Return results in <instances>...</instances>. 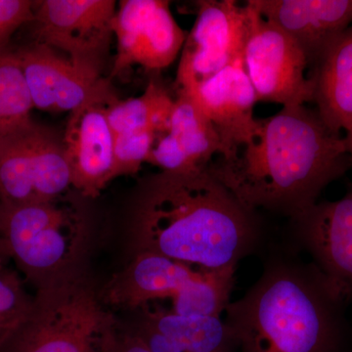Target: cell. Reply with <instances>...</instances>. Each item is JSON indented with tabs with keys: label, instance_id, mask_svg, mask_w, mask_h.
Wrapping results in <instances>:
<instances>
[{
	"label": "cell",
	"instance_id": "1",
	"mask_svg": "<svg viewBox=\"0 0 352 352\" xmlns=\"http://www.w3.org/2000/svg\"><path fill=\"white\" fill-rule=\"evenodd\" d=\"M351 166L346 138L303 105L258 120L252 142L231 156L214 157L206 170L250 210L296 220Z\"/></svg>",
	"mask_w": 352,
	"mask_h": 352
},
{
	"label": "cell",
	"instance_id": "27",
	"mask_svg": "<svg viewBox=\"0 0 352 352\" xmlns=\"http://www.w3.org/2000/svg\"><path fill=\"white\" fill-rule=\"evenodd\" d=\"M346 140L347 144V149H349V156H351L352 162V126L349 131L346 132Z\"/></svg>",
	"mask_w": 352,
	"mask_h": 352
},
{
	"label": "cell",
	"instance_id": "10",
	"mask_svg": "<svg viewBox=\"0 0 352 352\" xmlns=\"http://www.w3.org/2000/svg\"><path fill=\"white\" fill-rule=\"evenodd\" d=\"M115 0H43L36 2V43L64 51L75 64L102 73L113 36Z\"/></svg>",
	"mask_w": 352,
	"mask_h": 352
},
{
	"label": "cell",
	"instance_id": "16",
	"mask_svg": "<svg viewBox=\"0 0 352 352\" xmlns=\"http://www.w3.org/2000/svg\"><path fill=\"white\" fill-rule=\"evenodd\" d=\"M219 134L188 95L176 94L170 126L154 134L147 163L168 173L204 170L221 156Z\"/></svg>",
	"mask_w": 352,
	"mask_h": 352
},
{
	"label": "cell",
	"instance_id": "5",
	"mask_svg": "<svg viewBox=\"0 0 352 352\" xmlns=\"http://www.w3.org/2000/svg\"><path fill=\"white\" fill-rule=\"evenodd\" d=\"M82 270L39 289L31 311L0 352H99L117 323Z\"/></svg>",
	"mask_w": 352,
	"mask_h": 352
},
{
	"label": "cell",
	"instance_id": "6",
	"mask_svg": "<svg viewBox=\"0 0 352 352\" xmlns=\"http://www.w3.org/2000/svg\"><path fill=\"white\" fill-rule=\"evenodd\" d=\"M236 266L194 270L189 264L138 252L101 292L104 302L138 309L170 298L171 311L183 316H221L230 302Z\"/></svg>",
	"mask_w": 352,
	"mask_h": 352
},
{
	"label": "cell",
	"instance_id": "15",
	"mask_svg": "<svg viewBox=\"0 0 352 352\" xmlns=\"http://www.w3.org/2000/svg\"><path fill=\"white\" fill-rule=\"evenodd\" d=\"M315 265L352 302V187L340 200L316 203L293 220Z\"/></svg>",
	"mask_w": 352,
	"mask_h": 352
},
{
	"label": "cell",
	"instance_id": "22",
	"mask_svg": "<svg viewBox=\"0 0 352 352\" xmlns=\"http://www.w3.org/2000/svg\"><path fill=\"white\" fill-rule=\"evenodd\" d=\"M8 261L0 258V346L27 318L34 303L19 271L8 266Z\"/></svg>",
	"mask_w": 352,
	"mask_h": 352
},
{
	"label": "cell",
	"instance_id": "12",
	"mask_svg": "<svg viewBox=\"0 0 352 352\" xmlns=\"http://www.w3.org/2000/svg\"><path fill=\"white\" fill-rule=\"evenodd\" d=\"M116 97L109 82L69 113L62 146L72 187L87 198H96L112 182L113 135L107 110Z\"/></svg>",
	"mask_w": 352,
	"mask_h": 352
},
{
	"label": "cell",
	"instance_id": "3",
	"mask_svg": "<svg viewBox=\"0 0 352 352\" xmlns=\"http://www.w3.org/2000/svg\"><path fill=\"white\" fill-rule=\"evenodd\" d=\"M349 303L314 263H271L224 322L237 352H340Z\"/></svg>",
	"mask_w": 352,
	"mask_h": 352
},
{
	"label": "cell",
	"instance_id": "13",
	"mask_svg": "<svg viewBox=\"0 0 352 352\" xmlns=\"http://www.w3.org/2000/svg\"><path fill=\"white\" fill-rule=\"evenodd\" d=\"M15 52L38 110L73 112L110 82L100 72L75 64L44 44L36 43Z\"/></svg>",
	"mask_w": 352,
	"mask_h": 352
},
{
	"label": "cell",
	"instance_id": "23",
	"mask_svg": "<svg viewBox=\"0 0 352 352\" xmlns=\"http://www.w3.org/2000/svg\"><path fill=\"white\" fill-rule=\"evenodd\" d=\"M154 133L152 131L129 132L115 135L112 178L134 175L147 163Z\"/></svg>",
	"mask_w": 352,
	"mask_h": 352
},
{
	"label": "cell",
	"instance_id": "4",
	"mask_svg": "<svg viewBox=\"0 0 352 352\" xmlns=\"http://www.w3.org/2000/svg\"><path fill=\"white\" fill-rule=\"evenodd\" d=\"M0 238L25 281L38 291L82 270L88 231L78 210L59 199L0 203Z\"/></svg>",
	"mask_w": 352,
	"mask_h": 352
},
{
	"label": "cell",
	"instance_id": "7",
	"mask_svg": "<svg viewBox=\"0 0 352 352\" xmlns=\"http://www.w3.org/2000/svg\"><path fill=\"white\" fill-rule=\"evenodd\" d=\"M72 187L62 140L34 120L0 135V203H44Z\"/></svg>",
	"mask_w": 352,
	"mask_h": 352
},
{
	"label": "cell",
	"instance_id": "18",
	"mask_svg": "<svg viewBox=\"0 0 352 352\" xmlns=\"http://www.w3.org/2000/svg\"><path fill=\"white\" fill-rule=\"evenodd\" d=\"M133 329L152 352H237L220 316H183L161 307H139Z\"/></svg>",
	"mask_w": 352,
	"mask_h": 352
},
{
	"label": "cell",
	"instance_id": "14",
	"mask_svg": "<svg viewBox=\"0 0 352 352\" xmlns=\"http://www.w3.org/2000/svg\"><path fill=\"white\" fill-rule=\"evenodd\" d=\"M184 94L193 99L219 134L222 144L219 157L235 154L256 136L258 120L254 109L258 99L242 57Z\"/></svg>",
	"mask_w": 352,
	"mask_h": 352
},
{
	"label": "cell",
	"instance_id": "8",
	"mask_svg": "<svg viewBox=\"0 0 352 352\" xmlns=\"http://www.w3.org/2000/svg\"><path fill=\"white\" fill-rule=\"evenodd\" d=\"M249 34L243 51V64L256 99L283 107L314 102V82L307 76V55L295 39L281 28L261 17L252 0Z\"/></svg>",
	"mask_w": 352,
	"mask_h": 352
},
{
	"label": "cell",
	"instance_id": "21",
	"mask_svg": "<svg viewBox=\"0 0 352 352\" xmlns=\"http://www.w3.org/2000/svg\"><path fill=\"white\" fill-rule=\"evenodd\" d=\"M170 97L163 85L151 82L141 96L126 100L116 98L107 110L109 124L113 135L152 131L155 113Z\"/></svg>",
	"mask_w": 352,
	"mask_h": 352
},
{
	"label": "cell",
	"instance_id": "26",
	"mask_svg": "<svg viewBox=\"0 0 352 352\" xmlns=\"http://www.w3.org/2000/svg\"><path fill=\"white\" fill-rule=\"evenodd\" d=\"M0 258L10 259L9 258L8 249H7L6 241L2 238H0Z\"/></svg>",
	"mask_w": 352,
	"mask_h": 352
},
{
	"label": "cell",
	"instance_id": "20",
	"mask_svg": "<svg viewBox=\"0 0 352 352\" xmlns=\"http://www.w3.org/2000/svg\"><path fill=\"white\" fill-rule=\"evenodd\" d=\"M34 108L19 58L0 51V135L32 120Z\"/></svg>",
	"mask_w": 352,
	"mask_h": 352
},
{
	"label": "cell",
	"instance_id": "9",
	"mask_svg": "<svg viewBox=\"0 0 352 352\" xmlns=\"http://www.w3.org/2000/svg\"><path fill=\"white\" fill-rule=\"evenodd\" d=\"M195 24L182 50L176 94H189L243 56L251 11L234 0L197 1Z\"/></svg>",
	"mask_w": 352,
	"mask_h": 352
},
{
	"label": "cell",
	"instance_id": "19",
	"mask_svg": "<svg viewBox=\"0 0 352 352\" xmlns=\"http://www.w3.org/2000/svg\"><path fill=\"white\" fill-rule=\"evenodd\" d=\"M314 102L333 132L352 126V25L327 44L311 66Z\"/></svg>",
	"mask_w": 352,
	"mask_h": 352
},
{
	"label": "cell",
	"instance_id": "2",
	"mask_svg": "<svg viewBox=\"0 0 352 352\" xmlns=\"http://www.w3.org/2000/svg\"><path fill=\"white\" fill-rule=\"evenodd\" d=\"M132 224L136 254L151 252L208 270L237 265L261 234L256 212L207 170L148 177Z\"/></svg>",
	"mask_w": 352,
	"mask_h": 352
},
{
	"label": "cell",
	"instance_id": "24",
	"mask_svg": "<svg viewBox=\"0 0 352 352\" xmlns=\"http://www.w3.org/2000/svg\"><path fill=\"white\" fill-rule=\"evenodd\" d=\"M36 2L29 0H0V51L11 36L27 23L34 19Z\"/></svg>",
	"mask_w": 352,
	"mask_h": 352
},
{
	"label": "cell",
	"instance_id": "11",
	"mask_svg": "<svg viewBox=\"0 0 352 352\" xmlns=\"http://www.w3.org/2000/svg\"><path fill=\"white\" fill-rule=\"evenodd\" d=\"M117 55L111 78L139 65L148 71L168 68L184 45L186 34L166 0H122L113 21Z\"/></svg>",
	"mask_w": 352,
	"mask_h": 352
},
{
	"label": "cell",
	"instance_id": "17",
	"mask_svg": "<svg viewBox=\"0 0 352 352\" xmlns=\"http://www.w3.org/2000/svg\"><path fill=\"white\" fill-rule=\"evenodd\" d=\"M261 17L289 34L309 67L329 43L352 25V0H252Z\"/></svg>",
	"mask_w": 352,
	"mask_h": 352
},
{
	"label": "cell",
	"instance_id": "25",
	"mask_svg": "<svg viewBox=\"0 0 352 352\" xmlns=\"http://www.w3.org/2000/svg\"><path fill=\"white\" fill-rule=\"evenodd\" d=\"M99 352H152L131 329L120 328L116 323L104 337Z\"/></svg>",
	"mask_w": 352,
	"mask_h": 352
}]
</instances>
